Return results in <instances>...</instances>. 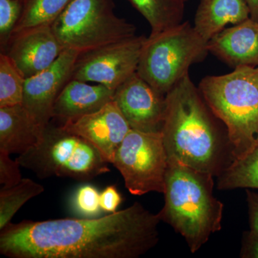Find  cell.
<instances>
[{"label": "cell", "mask_w": 258, "mask_h": 258, "mask_svg": "<svg viewBox=\"0 0 258 258\" xmlns=\"http://www.w3.org/2000/svg\"><path fill=\"white\" fill-rule=\"evenodd\" d=\"M199 90L225 125L233 159L258 145V67L240 66L222 76H206Z\"/></svg>", "instance_id": "4"}, {"label": "cell", "mask_w": 258, "mask_h": 258, "mask_svg": "<svg viewBox=\"0 0 258 258\" xmlns=\"http://www.w3.org/2000/svg\"><path fill=\"white\" fill-rule=\"evenodd\" d=\"M81 52L66 49L50 67L25 80L23 105L38 124L46 127L52 120V107L71 80Z\"/></svg>", "instance_id": "10"}, {"label": "cell", "mask_w": 258, "mask_h": 258, "mask_svg": "<svg viewBox=\"0 0 258 258\" xmlns=\"http://www.w3.org/2000/svg\"><path fill=\"white\" fill-rule=\"evenodd\" d=\"M159 215L142 204L98 218L24 220L0 230L10 258H137L159 242Z\"/></svg>", "instance_id": "1"}, {"label": "cell", "mask_w": 258, "mask_h": 258, "mask_svg": "<svg viewBox=\"0 0 258 258\" xmlns=\"http://www.w3.org/2000/svg\"><path fill=\"white\" fill-rule=\"evenodd\" d=\"M60 125L64 130L89 141L110 164L113 163L116 151L132 129L114 100L94 113Z\"/></svg>", "instance_id": "13"}, {"label": "cell", "mask_w": 258, "mask_h": 258, "mask_svg": "<svg viewBox=\"0 0 258 258\" xmlns=\"http://www.w3.org/2000/svg\"><path fill=\"white\" fill-rule=\"evenodd\" d=\"M151 27L150 35H155L183 23V0H126Z\"/></svg>", "instance_id": "18"}, {"label": "cell", "mask_w": 258, "mask_h": 258, "mask_svg": "<svg viewBox=\"0 0 258 258\" xmlns=\"http://www.w3.org/2000/svg\"><path fill=\"white\" fill-rule=\"evenodd\" d=\"M209 52L232 69L258 67V22L252 19L224 29L208 44Z\"/></svg>", "instance_id": "14"}, {"label": "cell", "mask_w": 258, "mask_h": 258, "mask_svg": "<svg viewBox=\"0 0 258 258\" xmlns=\"http://www.w3.org/2000/svg\"><path fill=\"white\" fill-rule=\"evenodd\" d=\"M114 8L113 0H73L51 27L66 49L81 53L137 36V27Z\"/></svg>", "instance_id": "7"}, {"label": "cell", "mask_w": 258, "mask_h": 258, "mask_svg": "<svg viewBox=\"0 0 258 258\" xmlns=\"http://www.w3.org/2000/svg\"><path fill=\"white\" fill-rule=\"evenodd\" d=\"M250 12V18L258 22V0H245Z\"/></svg>", "instance_id": "29"}, {"label": "cell", "mask_w": 258, "mask_h": 258, "mask_svg": "<svg viewBox=\"0 0 258 258\" xmlns=\"http://www.w3.org/2000/svg\"><path fill=\"white\" fill-rule=\"evenodd\" d=\"M183 1L184 2V3H186V1H188V0H183Z\"/></svg>", "instance_id": "30"}, {"label": "cell", "mask_w": 258, "mask_h": 258, "mask_svg": "<svg viewBox=\"0 0 258 258\" xmlns=\"http://www.w3.org/2000/svg\"><path fill=\"white\" fill-rule=\"evenodd\" d=\"M20 164L10 158L8 153L0 151V184L2 189H8L21 181Z\"/></svg>", "instance_id": "25"}, {"label": "cell", "mask_w": 258, "mask_h": 258, "mask_svg": "<svg viewBox=\"0 0 258 258\" xmlns=\"http://www.w3.org/2000/svg\"><path fill=\"white\" fill-rule=\"evenodd\" d=\"M100 193L96 186L84 184L75 191L71 200L73 211L85 218H94L101 213Z\"/></svg>", "instance_id": "23"}, {"label": "cell", "mask_w": 258, "mask_h": 258, "mask_svg": "<svg viewBox=\"0 0 258 258\" xmlns=\"http://www.w3.org/2000/svg\"><path fill=\"white\" fill-rule=\"evenodd\" d=\"M199 88L185 76L166 95L161 134L168 161L220 175L224 135Z\"/></svg>", "instance_id": "2"}, {"label": "cell", "mask_w": 258, "mask_h": 258, "mask_svg": "<svg viewBox=\"0 0 258 258\" xmlns=\"http://www.w3.org/2000/svg\"><path fill=\"white\" fill-rule=\"evenodd\" d=\"M213 176L168 161L164 205L158 215L184 237L192 253L222 228L224 206L214 197Z\"/></svg>", "instance_id": "3"}, {"label": "cell", "mask_w": 258, "mask_h": 258, "mask_svg": "<svg viewBox=\"0 0 258 258\" xmlns=\"http://www.w3.org/2000/svg\"><path fill=\"white\" fill-rule=\"evenodd\" d=\"M240 257L258 258V233L249 230L244 232Z\"/></svg>", "instance_id": "27"}, {"label": "cell", "mask_w": 258, "mask_h": 258, "mask_svg": "<svg viewBox=\"0 0 258 258\" xmlns=\"http://www.w3.org/2000/svg\"><path fill=\"white\" fill-rule=\"evenodd\" d=\"M45 127L37 123L23 104L0 108V151L23 154L41 140Z\"/></svg>", "instance_id": "16"}, {"label": "cell", "mask_w": 258, "mask_h": 258, "mask_svg": "<svg viewBox=\"0 0 258 258\" xmlns=\"http://www.w3.org/2000/svg\"><path fill=\"white\" fill-rule=\"evenodd\" d=\"M113 100L131 128L159 132L166 112V96L136 72L115 91Z\"/></svg>", "instance_id": "11"}, {"label": "cell", "mask_w": 258, "mask_h": 258, "mask_svg": "<svg viewBox=\"0 0 258 258\" xmlns=\"http://www.w3.org/2000/svg\"><path fill=\"white\" fill-rule=\"evenodd\" d=\"M121 195L115 185H110L100 194V205L102 211L114 213L122 203Z\"/></svg>", "instance_id": "26"}, {"label": "cell", "mask_w": 258, "mask_h": 258, "mask_svg": "<svg viewBox=\"0 0 258 258\" xmlns=\"http://www.w3.org/2000/svg\"><path fill=\"white\" fill-rule=\"evenodd\" d=\"M66 49L52 27L41 26L15 32L2 52L27 79L50 67Z\"/></svg>", "instance_id": "12"}, {"label": "cell", "mask_w": 258, "mask_h": 258, "mask_svg": "<svg viewBox=\"0 0 258 258\" xmlns=\"http://www.w3.org/2000/svg\"><path fill=\"white\" fill-rule=\"evenodd\" d=\"M208 44L194 25L183 22L147 37L137 72L166 96L180 80L189 74L191 64L206 57Z\"/></svg>", "instance_id": "6"}, {"label": "cell", "mask_w": 258, "mask_h": 258, "mask_svg": "<svg viewBox=\"0 0 258 258\" xmlns=\"http://www.w3.org/2000/svg\"><path fill=\"white\" fill-rule=\"evenodd\" d=\"M217 187L258 189V145L245 157L232 159L219 175Z\"/></svg>", "instance_id": "19"}, {"label": "cell", "mask_w": 258, "mask_h": 258, "mask_svg": "<svg viewBox=\"0 0 258 258\" xmlns=\"http://www.w3.org/2000/svg\"><path fill=\"white\" fill-rule=\"evenodd\" d=\"M72 1L25 0L23 13L13 33L37 27L51 26Z\"/></svg>", "instance_id": "20"}, {"label": "cell", "mask_w": 258, "mask_h": 258, "mask_svg": "<svg viewBox=\"0 0 258 258\" xmlns=\"http://www.w3.org/2000/svg\"><path fill=\"white\" fill-rule=\"evenodd\" d=\"M250 18L245 0H200L195 18L197 32L206 41L228 25H237Z\"/></svg>", "instance_id": "17"}, {"label": "cell", "mask_w": 258, "mask_h": 258, "mask_svg": "<svg viewBox=\"0 0 258 258\" xmlns=\"http://www.w3.org/2000/svg\"><path fill=\"white\" fill-rule=\"evenodd\" d=\"M115 91L101 84L71 79L56 98L52 107V120L63 124L91 114L113 101Z\"/></svg>", "instance_id": "15"}, {"label": "cell", "mask_w": 258, "mask_h": 258, "mask_svg": "<svg viewBox=\"0 0 258 258\" xmlns=\"http://www.w3.org/2000/svg\"><path fill=\"white\" fill-rule=\"evenodd\" d=\"M145 36L80 54L71 79L101 84L115 91L137 71Z\"/></svg>", "instance_id": "9"}, {"label": "cell", "mask_w": 258, "mask_h": 258, "mask_svg": "<svg viewBox=\"0 0 258 258\" xmlns=\"http://www.w3.org/2000/svg\"><path fill=\"white\" fill-rule=\"evenodd\" d=\"M25 79L5 52L0 54V108L23 104Z\"/></svg>", "instance_id": "22"}, {"label": "cell", "mask_w": 258, "mask_h": 258, "mask_svg": "<svg viewBox=\"0 0 258 258\" xmlns=\"http://www.w3.org/2000/svg\"><path fill=\"white\" fill-rule=\"evenodd\" d=\"M112 164L120 171L125 187L132 195L164 194L168 157L161 132L131 129Z\"/></svg>", "instance_id": "8"}, {"label": "cell", "mask_w": 258, "mask_h": 258, "mask_svg": "<svg viewBox=\"0 0 258 258\" xmlns=\"http://www.w3.org/2000/svg\"><path fill=\"white\" fill-rule=\"evenodd\" d=\"M249 230L258 233V193L247 189Z\"/></svg>", "instance_id": "28"}, {"label": "cell", "mask_w": 258, "mask_h": 258, "mask_svg": "<svg viewBox=\"0 0 258 258\" xmlns=\"http://www.w3.org/2000/svg\"><path fill=\"white\" fill-rule=\"evenodd\" d=\"M16 160L40 179L57 176L88 181L111 171L110 163L89 141L51 121L40 142Z\"/></svg>", "instance_id": "5"}, {"label": "cell", "mask_w": 258, "mask_h": 258, "mask_svg": "<svg viewBox=\"0 0 258 258\" xmlns=\"http://www.w3.org/2000/svg\"><path fill=\"white\" fill-rule=\"evenodd\" d=\"M44 191L42 185L28 178L22 179L13 187L0 190V230L11 222L15 214L27 202Z\"/></svg>", "instance_id": "21"}, {"label": "cell", "mask_w": 258, "mask_h": 258, "mask_svg": "<svg viewBox=\"0 0 258 258\" xmlns=\"http://www.w3.org/2000/svg\"><path fill=\"white\" fill-rule=\"evenodd\" d=\"M25 0H0V44L4 50L23 13Z\"/></svg>", "instance_id": "24"}]
</instances>
